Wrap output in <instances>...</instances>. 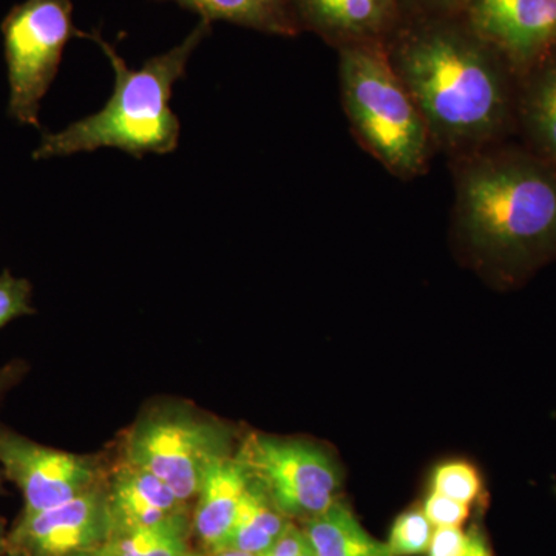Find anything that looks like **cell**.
<instances>
[{
    "mask_svg": "<svg viewBox=\"0 0 556 556\" xmlns=\"http://www.w3.org/2000/svg\"><path fill=\"white\" fill-rule=\"evenodd\" d=\"M460 17L517 70L533 67L556 47V0H468Z\"/></svg>",
    "mask_w": 556,
    "mask_h": 556,
    "instance_id": "30bf717a",
    "label": "cell"
},
{
    "mask_svg": "<svg viewBox=\"0 0 556 556\" xmlns=\"http://www.w3.org/2000/svg\"><path fill=\"white\" fill-rule=\"evenodd\" d=\"M300 31L311 30L332 46L380 42L396 31L401 0H291Z\"/></svg>",
    "mask_w": 556,
    "mask_h": 556,
    "instance_id": "8fae6325",
    "label": "cell"
},
{
    "mask_svg": "<svg viewBox=\"0 0 556 556\" xmlns=\"http://www.w3.org/2000/svg\"><path fill=\"white\" fill-rule=\"evenodd\" d=\"M424 514L434 527H460L470 515V506L431 490L422 507Z\"/></svg>",
    "mask_w": 556,
    "mask_h": 556,
    "instance_id": "7402d4cb",
    "label": "cell"
},
{
    "mask_svg": "<svg viewBox=\"0 0 556 556\" xmlns=\"http://www.w3.org/2000/svg\"><path fill=\"white\" fill-rule=\"evenodd\" d=\"M189 517L170 519L150 529L113 533L108 543L115 556H188Z\"/></svg>",
    "mask_w": 556,
    "mask_h": 556,
    "instance_id": "ac0fdd59",
    "label": "cell"
},
{
    "mask_svg": "<svg viewBox=\"0 0 556 556\" xmlns=\"http://www.w3.org/2000/svg\"><path fill=\"white\" fill-rule=\"evenodd\" d=\"M521 113L533 144L556 167V58L546 62L530 80Z\"/></svg>",
    "mask_w": 556,
    "mask_h": 556,
    "instance_id": "e0dca14e",
    "label": "cell"
},
{
    "mask_svg": "<svg viewBox=\"0 0 556 556\" xmlns=\"http://www.w3.org/2000/svg\"><path fill=\"white\" fill-rule=\"evenodd\" d=\"M0 30L9 68L10 118L40 129V101L56 78L65 46L84 38L73 24V3L25 0L10 10Z\"/></svg>",
    "mask_w": 556,
    "mask_h": 556,
    "instance_id": "8992f818",
    "label": "cell"
},
{
    "mask_svg": "<svg viewBox=\"0 0 556 556\" xmlns=\"http://www.w3.org/2000/svg\"><path fill=\"white\" fill-rule=\"evenodd\" d=\"M3 556H21V555H17V554H11V552H9V554L3 555Z\"/></svg>",
    "mask_w": 556,
    "mask_h": 556,
    "instance_id": "f546056e",
    "label": "cell"
},
{
    "mask_svg": "<svg viewBox=\"0 0 556 556\" xmlns=\"http://www.w3.org/2000/svg\"><path fill=\"white\" fill-rule=\"evenodd\" d=\"M113 535L105 481L60 506L21 515L9 532V552L21 556H70L105 546Z\"/></svg>",
    "mask_w": 556,
    "mask_h": 556,
    "instance_id": "9c48e42d",
    "label": "cell"
},
{
    "mask_svg": "<svg viewBox=\"0 0 556 556\" xmlns=\"http://www.w3.org/2000/svg\"><path fill=\"white\" fill-rule=\"evenodd\" d=\"M431 482H433V492L452 497L467 506H471V503L481 495L482 482L478 471L463 460H452L439 466Z\"/></svg>",
    "mask_w": 556,
    "mask_h": 556,
    "instance_id": "ffe728a7",
    "label": "cell"
},
{
    "mask_svg": "<svg viewBox=\"0 0 556 556\" xmlns=\"http://www.w3.org/2000/svg\"><path fill=\"white\" fill-rule=\"evenodd\" d=\"M248 484L247 468L237 459L236 453L223 457L207 471L197 495L192 527L200 543L211 554L228 546Z\"/></svg>",
    "mask_w": 556,
    "mask_h": 556,
    "instance_id": "4fadbf2b",
    "label": "cell"
},
{
    "mask_svg": "<svg viewBox=\"0 0 556 556\" xmlns=\"http://www.w3.org/2000/svg\"><path fill=\"white\" fill-rule=\"evenodd\" d=\"M433 532L434 526L428 521L422 508H412L394 521L387 544L393 556L427 554Z\"/></svg>",
    "mask_w": 556,
    "mask_h": 556,
    "instance_id": "d6986e66",
    "label": "cell"
},
{
    "mask_svg": "<svg viewBox=\"0 0 556 556\" xmlns=\"http://www.w3.org/2000/svg\"><path fill=\"white\" fill-rule=\"evenodd\" d=\"M468 532L460 527H434L428 556H463L466 552Z\"/></svg>",
    "mask_w": 556,
    "mask_h": 556,
    "instance_id": "cb8c5ba5",
    "label": "cell"
},
{
    "mask_svg": "<svg viewBox=\"0 0 556 556\" xmlns=\"http://www.w3.org/2000/svg\"><path fill=\"white\" fill-rule=\"evenodd\" d=\"M302 530L314 556H393L388 544L369 535L340 501L303 521Z\"/></svg>",
    "mask_w": 556,
    "mask_h": 556,
    "instance_id": "5bb4252c",
    "label": "cell"
},
{
    "mask_svg": "<svg viewBox=\"0 0 556 556\" xmlns=\"http://www.w3.org/2000/svg\"><path fill=\"white\" fill-rule=\"evenodd\" d=\"M340 86L358 141L391 174L413 178L426 172L430 131L396 70L386 43H350L339 49Z\"/></svg>",
    "mask_w": 556,
    "mask_h": 556,
    "instance_id": "277c9868",
    "label": "cell"
},
{
    "mask_svg": "<svg viewBox=\"0 0 556 556\" xmlns=\"http://www.w3.org/2000/svg\"><path fill=\"white\" fill-rule=\"evenodd\" d=\"M291 519L285 517L265 490L249 478V484L241 497L236 525L230 532L228 546L247 554L263 556L283 535L291 525Z\"/></svg>",
    "mask_w": 556,
    "mask_h": 556,
    "instance_id": "2e32d148",
    "label": "cell"
},
{
    "mask_svg": "<svg viewBox=\"0 0 556 556\" xmlns=\"http://www.w3.org/2000/svg\"><path fill=\"white\" fill-rule=\"evenodd\" d=\"M404 16L460 17L468 0H401Z\"/></svg>",
    "mask_w": 556,
    "mask_h": 556,
    "instance_id": "603a6c76",
    "label": "cell"
},
{
    "mask_svg": "<svg viewBox=\"0 0 556 556\" xmlns=\"http://www.w3.org/2000/svg\"><path fill=\"white\" fill-rule=\"evenodd\" d=\"M0 468L24 496L21 515L60 506L104 481L97 457L47 447L3 426Z\"/></svg>",
    "mask_w": 556,
    "mask_h": 556,
    "instance_id": "ba28073f",
    "label": "cell"
},
{
    "mask_svg": "<svg viewBox=\"0 0 556 556\" xmlns=\"http://www.w3.org/2000/svg\"><path fill=\"white\" fill-rule=\"evenodd\" d=\"M232 453L228 427L185 405H167L150 409L134 424L123 459L152 471L189 504L212 466Z\"/></svg>",
    "mask_w": 556,
    "mask_h": 556,
    "instance_id": "5b68a950",
    "label": "cell"
},
{
    "mask_svg": "<svg viewBox=\"0 0 556 556\" xmlns=\"http://www.w3.org/2000/svg\"><path fill=\"white\" fill-rule=\"evenodd\" d=\"M3 479H5V475H3L2 468H0V493L3 492Z\"/></svg>",
    "mask_w": 556,
    "mask_h": 556,
    "instance_id": "f1b7e54d",
    "label": "cell"
},
{
    "mask_svg": "<svg viewBox=\"0 0 556 556\" xmlns=\"http://www.w3.org/2000/svg\"><path fill=\"white\" fill-rule=\"evenodd\" d=\"M27 372V365L22 361H13L0 368V399L16 387Z\"/></svg>",
    "mask_w": 556,
    "mask_h": 556,
    "instance_id": "d4e9b609",
    "label": "cell"
},
{
    "mask_svg": "<svg viewBox=\"0 0 556 556\" xmlns=\"http://www.w3.org/2000/svg\"><path fill=\"white\" fill-rule=\"evenodd\" d=\"M199 14L201 21L230 22L268 35L295 36L300 28L291 0H169Z\"/></svg>",
    "mask_w": 556,
    "mask_h": 556,
    "instance_id": "9a60e30c",
    "label": "cell"
},
{
    "mask_svg": "<svg viewBox=\"0 0 556 556\" xmlns=\"http://www.w3.org/2000/svg\"><path fill=\"white\" fill-rule=\"evenodd\" d=\"M455 225L479 262L519 276L556 252V167L521 152L466 156Z\"/></svg>",
    "mask_w": 556,
    "mask_h": 556,
    "instance_id": "7a4b0ae2",
    "label": "cell"
},
{
    "mask_svg": "<svg viewBox=\"0 0 556 556\" xmlns=\"http://www.w3.org/2000/svg\"><path fill=\"white\" fill-rule=\"evenodd\" d=\"M211 556H255L247 554V552L236 551V548H222V551L214 552Z\"/></svg>",
    "mask_w": 556,
    "mask_h": 556,
    "instance_id": "83f0119b",
    "label": "cell"
},
{
    "mask_svg": "<svg viewBox=\"0 0 556 556\" xmlns=\"http://www.w3.org/2000/svg\"><path fill=\"white\" fill-rule=\"evenodd\" d=\"M386 50L433 144L470 156L506 129V62L463 17L404 16Z\"/></svg>",
    "mask_w": 556,
    "mask_h": 556,
    "instance_id": "6da1fadb",
    "label": "cell"
},
{
    "mask_svg": "<svg viewBox=\"0 0 556 556\" xmlns=\"http://www.w3.org/2000/svg\"><path fill=\"white\" fill-rule=\"evenodd\" d=\"M211 24L201 21L174 49L131 70L100 33H84L93 40L115 72V89L105 108L94 115L70 124L58 134H43L33 160H51L73 153L112 148L142 159L146 153L175 152L179 141V119L170 109L172 91L185 78L186 67Z\"/></svg>",
    "mask_w": 556,
    "mask_h": 556,
    "instance_id": "3957f363",
    "label": "cell"
},
{
    "mask_svg": "<svg viewBox=\"0 0 556 556\" xmlns=\"http://www.w3.org/2000/svg\"><path fill=\"white\" fill-rule=\"evenodd\" d=\"M188 556H200V555L192 554V552H189Z\"/></svg>",
    "mask_w": 556,
    "mask_h": 556,
    "instance_id": "4dcf8cb0",
    "label": "cell"
},
{
    "mask_svg": "<svg viewBox=\"0 0 556 556\" xmlns=\"http://www.w3.org/2000/svg\"><path fill=\"white\" fill-rule=\"evenodd\" d=\"M236 456L289 519L306 521L338 501V470L316 445L251 434Z\"/></svg>",
    "mask_w": 556,
    "mask_h": 556,
    "instance_id": "52a82bcc",
    "label": "cell"
},
{
    "mask_svg": "<svg viewBox=\"0 0 556 556\" xmlns=\"http://www.w3.org/2000/svg\"><path fill=\"white\" fill-rule=\"evenodd\" d=\"M105 489L113 533L150 529L188 515V503L179 500L166 482L126 459L112 471Z\"/></svg>",
    "mask_w": 556,
    "mask_h": 556,
    "instance_id": "7c38bea8",
    "label": "cell"
},
{
    "mask_svg": "<svg viewBox=\"0 0 556 556\" xmlns=\"http://www.w3.org/2000/svg\"><path fill=\"white\" fill-rule=\"evenodd\" d=\"M33 288L27 278L14 277L10 270L0 274V329L16 318L31 316Z\"/></svg>",
    "mask_w": 556,
    "mask_h": 556,
    "instance_id": "44dd1931",
    "label": "cell"
},
{
    "mask_svg": "<svg viewBox=\"0 0 556 556\" xmlns=\"http://www.w3.org/2000/svg\"><path fill=\"white\" fill-rule=\"evenodd\" d=\"M9 554V532L5 530V522L0 519V556Z\"/></svg>",
    "mask_w": 556,
    "mask_h": 556,
    "instance_id": "4316f807",
    "label": "cell"
},
{
    "mask_svg": "<svg viewBox=\"0 0 556 556\" xmlns=\"http://www.w3.org/2000/svg\"><path fill=\"white\" fill-rule=\"evenodd\" d=\"M463 556H493L485 536L479 530L473 529L468 532L467 547Z\"/></svg>",
    "mask_w": 556,
    "mask_h": 556,
    "instance_id": "484cf974",
    "label": "cell"
}]
</instances>
